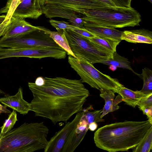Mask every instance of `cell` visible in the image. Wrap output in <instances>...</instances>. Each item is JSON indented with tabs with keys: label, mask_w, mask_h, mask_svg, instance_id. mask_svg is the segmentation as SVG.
<instances>
[{
	"label": "cell",
	"mask_w": 152,
	"mask_h": 152,
	"mask_svg": "<svg viewBox=\"0 0 152 152\" xmlns=\"http://www.w3.org/2000/svg\"><path fill=\"white\" fill-rule=\"evenodd\" d=\"M151 126L148 120L107 125L95 132L94 142L97 147L109 152L127 151L139 143Z\"/></svg>",
	"instance_id": "obj_2"
},
{
	"label": "cell",
	"mask_w": 152,
	"mask_h": 152,
	"mask_svg": "<svg viewBox=\"0 0 152 152\" xmlns=\"http://www.w3.org/2000/svg\"><path fill=\"white\" fill-rule=\"evenodd\" d=\"M64 30L70 49L76 58L93 65L112 57V53L96 45L88 38L70 29Z\"/></svg>",
	"instance_id": "obj_6"
},
{
	"label": "cell",
	"mask_w": 152,
	"mask_h": 152,
	"mask_svg": "<svg viewBox=\"0 0 152 152\" xmlns=\"http://www.w3.org/2000/svg\"><path fill=\"white\" fill-rule=\"evenodd\" d=\"M124 40L132 43H152V32L144 29L122 31L121 37Z\"/></svg>",
	"instance_id": "obj_15"
},
{
	"label": "cell",
	"mask_w": 152,
	"mask_h": 152,
	"mask_svg": "<svg viewBox=\"0 0 152 152\" xmlns=\"http://www.w3.org/2000/svg\"><path fill=\"white\" fill-rule=\"evenodd\" d=\"M118 94L121 96L122 101L133 108H135L141 99L145 95L140 91H133L122 86L119 89Z\"/></svg>",
	"instance_id": "obj_17"
},
{
	"label": "cell",
	"mask_w": 152,
	"mask_h": 152,
	"mask_svg": "<svg viewBox=\"0 0 152 152\" xmlns=\"http://www.w3.org/2000/svg\"><path fill=\"white\" fill-rule=\"evenodd\" d=\"M89 124L83 115L73 132L65 149L64 152H73L84 137L88 129Z\"/></svg>",
	"instance_id": "obj_13"
},
{
	"label": "cell",
	"mask_w": 152,
	"mask_h": 152,
	"mask_svg": "<svg viewBox=\"0 0 152 152\" xmlns=\"http://www.w3.org/2000/svg\"><path fill=\"white\" fill-rule=\"evenodd\" d=\"M43 14L42 10L35 7L33 0H20L12 16L25 19H37Z\"/></svg>",
	"instance_id": "obj_14"
},
{
	"label": "cell",
	"mask_w": 152,
	"mask_h": 152,
	"mask_svg": "<svg viewBox=\"0 0 152 152\" xmlns=\"http://www.w3.org/2000/svg\"><path fill=\"white\" fill-rule=\"evenodd\" d=\"M72 31L81 35L88 38H91L96 37L94 34L86 29L84 27L75 29L72 30Z\"/></svg>",
	"instance_id": "obj_27"
},
{
	"label": "cell",
	"mask_w": 152,
	"mask_h": 152,
	"mask_svg": "<svg viewBox=\"0 0 152 152\" xmlns=\"http://www.w3.org/2000/svg\"><path fill=\"white\" fill-rule=\"evenodd\" d=\"M98 125L96 122H93L89 124L88 129L91 131H94L97 128Z\"/></svg>",
	"instance_id": "obj_32"
},
{
	"label": "cell",
	"mask_w": 152,
	"mask_h": 152,
	"mask_svg": "<svg viewBox=\"0 0 152 152\" xmlns=\"http://www.w3.org/2000/svg\"><path fill=\"white\" fill-rule=\"evenodd\" d=\"M83 15L86 22L114 28L139 26L141 21L140 14L132 7L96 8L86 11Z\"/></svg>",
	"instance_id": "obj_4"
},
{
	"label": "cell",
	"mask_w": 152,
	"mask_h": 152,
	"mask_svg": "<svg viewBox=\"0 0 152 152\" xmlns=\"http://www.w3.org/2000/svg\"><path fill=\"white\" fill-rule=\"evenodd\" d=\"M148 1H149L151 3H152V0H148Z\"/></svg>",
	"instance_id": "obj_37"
},
{
	"label": "cell",
	"mask_w": 152,
	"mask_h": 152,
	"mask_svg": "<svg viewBox=\"0 0 152 152\" xmlns=\"http://www.w3.org/2000/svg\"><path fill=\"white\" fill-rule=\"evenodd\" d=\"M7 18V15H3L0 16V25Z\"/></svg>",
	"instance_id": "obj_35"
},
{
	"label": "cell",
	"mask_w": 152,
	"mask_h": 152,
	"mask_svg": "<svg viewBox=\"0 0 152 152\" xmlns=\"http://www.w3.org/2000/svg\"><path fill=\"white\" fill-rule=\"evenodd\" d=\"M41 27L32 25L24 18L12 16L9 18L2 37L8 38L26 34Z\"/></svg>",
	"instance_id": "obj_10"
},
{
	"label": "cell",
	"mask_w": 152,
	"mask_h": 152,
	"mask_svg": "<svg viewBox=\"0 0 152 152\" xmlns=\"http://www.w3.org/2000/svg\"><path fill=\"white\" fill-rule=\"evenodd\" d=\"M44 30L58 45L66 52L68 55L76 58L70 49L64 29L59 30L57 31H52L44 27Z\"/></svg>",
	"instance_id": "obj_18"
},
{
	"label": "cell",
	"mask_w": 152,
	"mask_h": 152,
	"mask_svg": "<svg viewBox=\"0 0 152 152\" xmlns=\"http://www.w3.org/2000/svg\"><path fill=\"white\" fill-rule=\"evenodd\" d=\"M50 25L57 30L60 29H68L73 30L80 28L70 24L69 23L64 21H58L52 19L49 20Z\"/></svg>",
	"instance_id": "obj_25"
},
{
	"label": "cell",
	"mask_w": 152,
	"mask_h": 152,
	"mask_svg": "<svg viewBox=\"0 0 152 152\" xmlns=\"http://www.w3.org/2000/svg\"><path fill=\"white\" fill-rule=\"evenodd\" d=\"M102 109L94 110L92 105H90L86 109H83V117L89 124L93 122L97 123L104 122V120L100 118L102 113Z\"/></svg>",
	"instance_id": "obj_23"
},
{
	"label": "cell",
	"mask_w": 152,
	"mask_h": 152,
	"mask_svg": "<svg viewBox=\"0 0 152 152\" xmlns=\"http://www.w3.org/2000/svg\"><path fill=\"white\" fill-rule=\"evenodd\" d=\"M45 83V79L44 77H39L36 79L35 83L38 86L43 85Z\"/></svg>",
	"instance_id": "obj_31"
},
{
	"label": "cell",
	"mask_w": 152,
	"mask_h": 152,
	"mask_svg": "<svg viewBox=\"0 0 152 152\" xmlns=\"http://www.w3.org/2000/svg\"><path fill=\"white\" fill-rule=\"evenodd\" d=\"M44 78L45 83L41 86L28 83L33 97L30 103V110L34 112L35 116L49 119L56 125L60 121L66 123L73 115L83 110L89 92L81 79Z\"/></svg>",
	"instance_id": "obj_1"
},
{
	"label": "cell",
	"mask_w": 152,
	"mask_h": 152,
	"mask_svg": "<svg viewBox=\"0 0 152 152\" xmlns=\"http://www.w3.org/2000/svg\"><path fill=\"white\" fill-rule=\"evenodd\" d=\"M100 96L104 100L105 104L102 109L100 118L108 113L116 110L119 108L118 104L122 101L121 96L119 94L114 99L115 93L112 91H107L100 89Z\"/></svg>",
	"instance_id": "obj_16"
},
{
	"label": "cell",
	"mask_w": 152,
	"mask_h": 152,
	"mask_svg": "<svg viewBox=\"0 0 152 152\" xmlns=\"http://www.w3.org/2000/svg\"><path fill=\"white\" fill-rule=\"evenodd\" d=\"M45 4L56 5L82 15L90 9L109 6L99 0H45Z\"/></svg>",
	"instance_id": "obj_9"
},
{
	"label": "cell",
	"mask_w": 152,
	"mask_h": 152,
	"mask_svg": "<svg viewBox=\"0 0 152 152\" xmlns=\"http://www.w3.org/2000/svg\"><path fill=\"white\" fill-rule=\"evenodd\" d=\"M99 1L106 4L109 6H116L110 0H99Z\"/></svg>",
	"instance_id": "obj_34"
},
{
	"label": "cell",
	"mask_w": 152,
	"mask_h": 152,
	"mask_svg": "<svg viewBox=\"0 0 152 152\" xmlns=\"http://www.w3.org/2000/svg\"><path fill=\"white\" fill-rule=\"evenodd\" d=\"M116 7L131 8L132 0H110Z\"/></svg>",
	"instance_id": "obj_28"
},
{
	"label": "cell",
	"mask_w": 152,
	"mask_h": 152,
	"mask_svg": "<svg viewBox=\"0 0 152 152\" xmlns=\"http://www.w3.org/2000/svg\"><path fill=\"white\" fill-rule=\"evenodd\" d=\"M44 27L28 33L10 38H0V47L9 48H52L63 49L46 33Z\"/></svg>",
	"instance_id": "obj_7"
},
{
	"label": "cell",
	"mask_w": 152,
	"mask_h": 152,
	"mask_svg": "<svg viewBox=\"0 0 152 152\" xmlns=\"http://www.w3.org/2000/svg\"><path fill=\"white\" fill-rule=\"evenodd\" d=\"M45 0H33V6L35 7L42 10V7L45 5Z\"/></svg>",
	"instance_id": "obj_30"
},
{
	"label": "cell",
	"mask_w": 152,
	"mask_h": 152,
	"mask_svg": "<svg viewBox=\"0 0 152 152\" xmlns=\"http://www.w3.org/2000/svg\"><path fill=\"white\" fill-rule=\"evenodd\" d=\"M143 81V85L140 90L145 95L152 93V71L148 68L142 69V72L139 75Z\"/></svg>",
	"instance_id": "obj_22"
},
{
	"label": "cell",
	"mask_w": 152,
	"mask_h": 152,
	"mask_svg": "<svg viewBox=\"0 0 152 152\" xmlns=\"http://www.w3.org/2000/svg\"><path fill=\"white\" fill-rule=\"evenodd\" d=\"M137 106L142 111L145 108L152 106V93L145 95L139 102Z\"/></svg>",
	"instance_id": "obj_26"
},
{
	"label": "cell",
	"mask_w": 152,
	"mask_h": 152,
	"mask_svg": "<svg viewBox=\"0 0 152 152\" xmlns=\"http://www.w3.org/2000/svg\"><path fill=\"white\" fill-rule=\"evenodd\" d=\"M152 147V126L148 129L139 143L133 148V152H150Z\"/></svg>",
	"instance_id": "obj_20"
},
{
	"label": "cell",
	"mask_w": 152,
	"mask_h": 152,
	"mask_svg": "<svg viewBox=\"0 0 152 152\" xmlns=\"http://www.w3.org/2000/svg\"><path fill=\"white\" fill-rule=\"evenodd\" d=\"M11 113L10 110L7 109L6 106H3L0 104V114L3 113Z\"/></svg>",
	"instance_id": "obj_33"
},
{
	"label": "cell",
	"mask_w": 152,
	"mask_h": 152,
	"mask_svg": "<svg viewBox=\"0 0 152 152\" xmlns=\"http://www.w3.org/2000/svg\"><path fill=\"white\" fill-rule=\"evenodd\" d=\"M5 94V93L2 90L0 89V94Z\"/></svg>",
	"instance_id": "obj_36"
},
{
	"label": "cell",
	"mask_w": 152,
	"mask_h": 152,
	"mask_svg": "<svg viewBox=\"0 0 152 152\" xmlns=\"http://www.w3.org/2000/svg\"><path fill=\"white\" fill-rule=\"evenodd\" d=\"M0 102L23 115L27 114L30 110V103L23 99V91L21 88L15 95L0 98Z\"/></svg>",
	"instance_id": "obj_11"
},
{
	"label": "cell",
	"mask_w": 152,
	"mask_h": 152,
	"mask_svg": "<svg viewBox=\"0 0 152 152\" xmlns=\"http://www.w3.org/2000/svg\"><path fill=\"white\" fill-rule=\"evenodd\" d=\"M89 38L96 45L112 53L116 51L117 46L121 42L108 38H101L97 37Z\"/></svg>",
	"instance_id": "obj_21"
},
{
	"label": "cell",
	"mask_w": 152,
	"mask_h": 152,
	"mask_svg": "<svg viewBox=\"0 0 152 152\" xmlns=\"http://www.w3.org/2000/svg\"><path fill=\"white\" fill-rule=\"evenodd\" d=\"M83 114V110L77 113L74 119L67 122L48 141L45 152H64L67 143Z\"/></svg>",
	"instance_id": "obj_8"
},
{
	"label": "cell",
	"mask_w": 152,
	"mask_h": 152,
	"mask_svg": "<svg viewBox=\"0 0 152 152\" xmlns=\"http://www.w3.org/2000/svg\"><path fill=\"white\" fill-rule=\"evenodd\" d=\"M83 26L97 37L120 41L122 40L121 37L122 31L115 28L100 26L86 21Z\"/></svg>",
	"instance_id": "obj_12"
},
{
	"label": "cell",
	"mask_w": 152,
	"mask_h": 152,
	"mask_svg": "<svg viewBox=\"0 0 152 152\" xmlns=\"http://www.w3.org/2000/svg\"><path fill=\"white\" fill-rule=\"evenodd\" d=\"M142 111L143 114L147 116L148 120L152 124V106L145 109Z\"/></svg>",
	"instance_id": "obj_29"
},
{
	"label": "cell",
	"mask_w": 152,
	"mask_h": 152,
	"mask_svg": "<svg viewBox=\"0 0 152 152\" xmlns=\"http://www.w3.org/2000/svg\"><path fill=\"white\" fill-rule=\"evenodd\" d=\"M49 130L43 122L25 123L0 134V152H33L44 149Z\"/></svg>",
	"instance_id": "obj_3"
},
{
	"label": "cell",
	"mask_w": 152,
	"mask_h": 152,
	"mask_svg": "<svg viewBox=\"0 0 152 152\" xmlns=\"http://www.w3.org/2000/svg\"><path fill=\"white\" fill-rule=\"evenodd\" d=\"M69 56V64L80 76L83 83H87L91 87L99 90L112 91L118 94L120 88L124 86L117 79L102 73L93 65L79 58Z\"/></svg>",
	"instance_id": "obj_5"
},
{
	"label": "cell",
	"mask_w": 152,
	"mask_h": 152,
	"mask_svg": "<svg viewBox=\"0 0 152 152\" xmlns=\"http://www.w3.org/2000/svg\"><path fill=\"white\" fill-rule=\"evenodd\" d=\"M99 63L113 66L116 67L123 68L129 69L135 74V72L131 66V62L126 58L118 54L116 51L113 53L112 57L107 59L102 60Z\"/></svg>",
	"instance_id": "obj_19"
},
{
	"label": "cell",
	"mask_w": 152,
	"mask_h": 152,
	"mask_svg": "<svg viewBox=\"0 0 152 152\" xmlns=\"http://www.w3.org/2000/svg\"><path fill=\"white\" fill-rule=\"evenodd\" d=\"M17 121V114L15 110H13L9 115L8 118L5 121L3 125L0 127V134H4L9 132L12 129Z\"/></svg>",
	"instance_id": "obj_24"
}]
</instances>
